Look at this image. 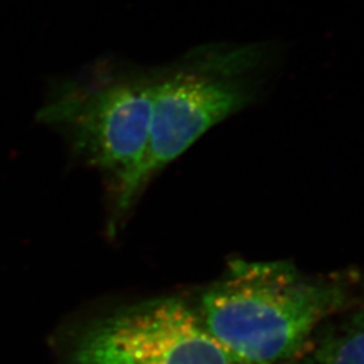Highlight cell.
<instances>
[{
  "label": "cell",
  "mask_w": 364,
  "mask_h": 364,
  "mask_svg": "<svg viewBox=\"0 0 364 364\" xmlns=\"http://www.w3.org/2000/svg\"><path fill=\"white\" fill-rule=\"evenodd\" d=\"M302 364H364V313L324 336Z\"/></svg>",
  "instance_id": "obj_5"
},
{
  "label": "cell",
  "mask_w": 364,
  "mask_h": 364,
  "mask_svg": "<svg viewBox=\"0 0 364 364\" xmlns=\"http://www.w3.org/2000/svg\"><path fill=\"white\" fill-rule=\"evenodd\" d=\"M156 76V69L96 63L55 85L37 114L41 124L57 131L82 164L102 174L112 234L144 195Z\"/></svg>",
  "instance_id": "obj_1"
},
{
  "label": "cell",
  "mask_w": 364,
  "mask_h": 364,
  "mask_svg": "<svg viewBox=\"0 0 364 364\" xmlns=\"http://www.w3.org/2000/svg\"><path fill=\"white\" fill-rule=\"evenodd\" d=\"M264 63L263 46L209 45L156 68L144 191L210 129L255 100Z\"/></svg>",
  "instance_id": "obj_3"
},
{
  "label": "cell",
  "mask_w": 364,
  "mask_h": 364,
  "mask_svg": "<svg viewBox=\"0 0 364 364\" xmlns=\"http://www.w3.org/2000/svg\"><path fill=\"white\" fill-rule=\"evenodd\" d=\"M64 364H236L180 299H156L93 321Z\"/></svg>",
  "instance_id": "obj_4"
},
{
  "label": "cell",
  "mask_w": 364,
  "mask_h": 364,
  "mask_svg": "<svg viewBox=\"0 0 364 364\" xmlns=\"http://www.w3.org/2000/svg\"><path fill=\"white\" fill-rule=\"evenodd\" d=\"M344 299L338 284L285 260L235 259L203 293L197 313L236 364H290Z\"/></svg>",
  "instance_id": "obj_2"
}]
</instances>
